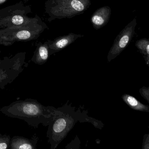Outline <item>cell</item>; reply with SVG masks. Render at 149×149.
Segmentation results:
<instances>
[{"label":"cell","instance_id":"cell-1","mask_svg":"<svg viewBox=\"0 0 149 149\" xmlns=\"http://www.w3.org/2000/svg\"><path fill=\"white\" fill-rule=\"evenodd\" d=\"M56 111L54 107L44 106L37 100L31 98L17 100L0 109L6 116L24 120L35 129L40 124L48 126Z\"/></svg>","mask_w":149,"mask_h":149},{"label":"cell","instance_id":"cell-2","mask_svg":"<svg viewBox=\"0 0 149 149\" xmlns=\"http://www.w3.org/2000/svg\"><path fill=\"white\" fill-rule=\"evenodd\" d=\"M74 120L67 116L63 108L57 109L56 114L49 125L47 136L50 148L55 149L66 136L73 126Z\"/></svg>","mask_w":149,"mask_h":149},{"label":"cell","instance_id":"cell-3","mask_svg":"<svg viewBox=\"0 0 149 149\" xmlns=\"http://www.w3.org/2000/svg\"><path fill=\"white\" fill-rule=\"evenodd\" d=\"M24 59L22 57L0 60V89L13 83L24 70Z\"/></svg>","mask_w":149,"mask_h":149},{"label":"cell","instance_id":"cell-4","mask_svg":"<svg viewBox=\"0 0 149 149\" xmlns=\"http://www.w3.org/2000/svg\"><path fill=\"white\" fill-rule=\"evenodd\" d=\"M39 139L36 134H34L31 139L21 136H14L11 138L9 149H36Z\"/></svg>","mask_w":149,"mask_h":149},{"label":"cell","instance_id":"cell-5","mask_svg":"<svg viewBox=\"0 0 149 149\" xmlns=\"http://www.w3.org/2000/svg\"><path fill=\"white\" fill-rule=\"evenodd\" d=\"M123 100L131 109L139 111L149 112V106L144 105L137 100L134 97L125 94L122 96Z\"/></svg>","mask_w":149,"mask_h":149},{"label":"cell","instance_id":"cell-6","mask_svg":"<svg viewBox=\"0 0 149 149\" xmlns=\"http://www.w3.org/2000/svg\"><path fill=\"white\" fill-rule=\"evenodd\" d=\"M49 57V53L48 49L45 47H40L38 52V56L33 60V61L39 65H42L46 62Z\"/></svg>","mask_w":149,"mask_h":149},{"label":"cell","instance_id":"cell-7","mask_svg":"<svg viewBox=\"0 0 149 149\" xmlns=\"http://www.w3.org/2000/svg\"><path fill=\"white\" fill-rule=\"evenodd\" d=\"M11 139L9 135L0 134V149H9Z\"/></svg>","mask_w":149,"mask_h":149},{"label":"cell","instance_id":"cell-8","mask_svg":"<svg viewBox=\"0 0 149 149\" xmlns=\"http://www.w3.org/2000/svg\"><path fill=\"white\" fill-rule=\"evenodd\" d=\"M105 19V17L102 16V13H98L93 16L92 21L95 25L97 26H101L104 23Z\"/></svg>","mask_w":149,"mask_h":149},{"label":"cell","instance_id":"cell-9","mask_svg":"<svg viewBox=\"0 0 149 149\" xmlns=\"http://www.w3.org/2000/svg\"><path fill=\"white\" fill-rule=\"evenodd\" d=\"M69 42V39L68 38L61 39L56 42V47L58 49L63 48L68 44Z\"/></svg>","mask_w":149,"mask_h":149},{"label":"cell","instance_id":"cell-10","mask_svg":"<svg viewBox=\"0 0 149 149\" xmlns=\"http://www.w3.org/2000/svg\"><path fill=\"white\" fill-rule=\"evenodd\" d=\"M139 92L142 97L147 100L149 102V88L145 87H143L139 90Z\"/></svg>","mask_w":149,"mask_h":149},{"label":"cell","instance_id":"cell-11","mask_svg":"<svg viewBox=\"0 0 149 149\" xmlns=\"http://www.w3.org/2000/svg\"><path fill=\"white\" fill-rule=\"evenodd\" d=\"M31 36L30 33L27 31H22L17 33V36L21 40H26L29 39Z\"/></svg>","mask_w":149,"mask_h":149},{"label":"cell","instance_id":"cell-12","mask_svg":"<svg viewBox=\"0 0 149 149\" xmlns=\"http://www.w3.org/2000/svg\"><path fill=\"white\" fill-rule=\"evenodd\" d=\"M23 18L20 15H15L12 19V22L15 25H21L23 23Z\"/></svg>","mask_w":149,"mask_h":149},{"label":"cell","instance_id":"cell-13","mask_svg":"<svg viewBox=\"0 0 149 149\" xmlns=\"http://www.w3.org/2000/svg\"><path fill=\"white\" fill-rule=\"evenodd\" d=\"M146 140L144 139L143 149H149V135H146Z\"/></svg>","mask_w":149,"mask_h":149},{"label":"cell","instance_id":"cell-14","mask_svg":"<svg viewBox=\"0 0 149 149\" xmlns=\"http://www.w3.org/2000/svg\"><path fill=\"white\" fill-rule=\"evenodd\" d=\"M6 0H0V4L3 3L4 1H6Z\"/></svg>","mask_w":149,"mask_h":149}]
</instances>
